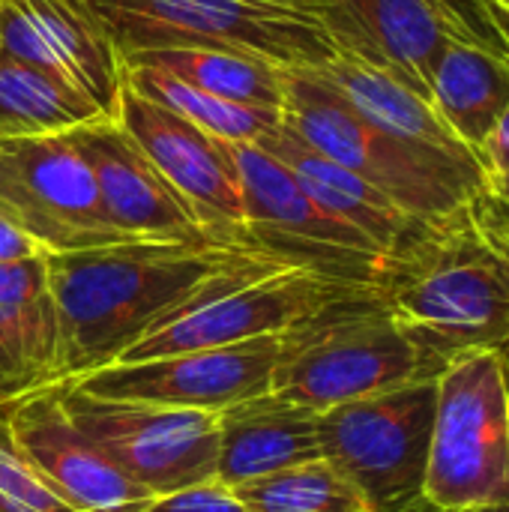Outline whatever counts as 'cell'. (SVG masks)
<instances>
[{
  "label": "cell",
  "instance_id": "cell-4",
  "mask_svg": "<svg viewBox=\"0 0 509 512\" xmlns=\"http://www.w3.org/2000/svg\"><path fill=\"white\" fill-rule=\"evenodd\" d=\"M282 123L414 219L450 216L486 192V171L477 156L405 141L366 123L306 69H288Z\"/></svg>",
  "mask_w": 509,
  "mask_h": 512
},
{
  "label": "cell",
  "instance_id": "cell-15",
  "mask_svg": "<svg viewBox=\"0 0 509 512\" xmlns=\"http://www.w3.org/2000/svg\"><path fill=\"white\" fill-rule=\"evenodd\" d=\"M69 135L96 177L102 210L111 228L126 240L216 243L117 120Z\"/></svg>",
  "mask_w": 509,
  "mask_h": 512
},
{
  "label": "cell",
  "instance_id": "cell-25",
  "mask_svg": "<svg viewBox=\"0 0 509 512\" xmlns=\"http://www.w3.org/2000/svg\"><path fill=\"white\" fill-rule=\"evenodd\" d=\"M246 512H369L363 495L327 459L234 486Z\"/></svg>",
  "mask_w": 509,
  "mask_h": 512
},
{
  "label": "cell",
  "instance_id": "cell-19",
  "mask_svg": "<svg viewBox=\"0 0 509 512\" xmlns=\"http://www.w3.org/2000/svg\"><path fill=\"white\" fill-rule=\"evenodd\" d=\"M45 258L0 264V357L21 396L54 387L57 312Z\"/></svg>",
  "mask_w": 509,
  "mask_h": 512
},
{
  "label": "cell",
  "instance_id": "cell-18",
  "mask_svg": "<svg viewBox=\"0 0 509 512\" xmlns=\"http://www.w3.org/2000/svg\"><path fill=\"white\" fill-rule=\"evenodd\" d=\"M306 72H312L321 84H327L342 102H348L372 126H378L396 138H405V141L474 156L441 123L432 102L420 90H414L402 75H396L393 69H387L363 54H354L348 48H339L324 66L306 69Z\"/></svg>",
  "mask_w": 509,
  "mask_h": 512
},
{
  "label": "cell",
  "instance_id": "cell-23",
  "mask_svg": "<svg viewBox=\"0 0 509 512\" xmlns=\"http://www.w3.org/2000/svg\"><path fill=\"white\" fill-rule=\"evenodd\" d=\"M108 120L66 78L0 51V138L69 135Z\"/></svg>",
  "mask_w": 509,
  "mask_h": 512
},
{
  "label": "cell",
  "instance_id": "cell-24",
  "mask_svg": "<svg viewBox=\"0 0 509 512\" xmlns=\"http://www.w3.org/2000/svg\"><path fill=\"white\" fill-rule=\"evenodd\" d=\"M123 84L156 102L159 108L183 117L186 123L204 129L207 135L228 141V144H261L273 129L282 126V111L276 108H252V105H234L225 99H216L204 90H195L159 69L147 66H126Z\"/></svg>",
  "mask_w": 509,
  "mask_h": 512
},
{
  "label": "cell",
  "instance_id": "cell-2",
  "mask_svg": "<svg viewBox=\"0 0 509 512\" xmlns=\"http://www.w3.org/2000/svg\"><path fill=\"white\" fill-rule=\"evenodd\" d=\"M477 198L420 222L375 285L438 375L462 354H509V243Z\"/></svg>",
  "mask_w": 509,
  "mask_h": 512
},
{
  "label": "cell",
  "instance_id": "cell-12",
  "mask_svg": "<svg viewBox=\"0 0 509 512\" xmlns=\"http://www.w3.org/2000/svg\"><path fill=\"white\" fill-rule=\"evenodd\" d=\"M282 336H261L225 348L186 351L144 363L105 366L72 381V387L102 396L219 414L237 402L270 393Z\"/></svg>",
  "mask_w": 509,
  "mask_h": 512
},
{
  "label": "cell",
  "instance_id": "cell-14",
  "mask_svg": "<svg viewBox=\"0 0 509 512\" xmlns=\"http://www.w3.org/2000/svg\"><path fill=\"white\" fill-rule=\"evenodd\" d=\"M6 417L21 456L78 512H141L156 498L69 420L57 387L15 399Z\"/></svg>",
  "mask_w": 509,
  "mask_h": 512
},
{
  "label": "cell",
  "instance_id": "cell-21",
  "mask_svg": "<svg viewBox=\"0 0 509 512\" xmlns=\"http://www.w3.org/2000/svg\"><path fill=\"white\" fill-rule=\"evenodd\" d=\"M429 102L441 123L477 159L509 105V57L474 42H453L435 63Z\"/></svg>",
  "mask_w": 509,
  "mask_h": 512
},
{
  "label": "cell",
  "instance_id": "cell-34",
  "mask_svg": "<svg viewBox=\"0 0 509 512\" xmlns=\"http://www.w3.org/2000/svg\"><path fill=\"white\" fill-rule=\"evenodd\" d=\"M498 3H501V6H504V9L509 12V0H498Z\"/></svg>",
  "mask_w": 509,
  "mask_h": 512
},
{
  "label": "cell",
  "instance_id": "cell-1",
  "mask_svg": "<svg viewBox=\"0 0 509 512\" xmlns=\"http://www.w3.org/2000/svg\"><path fill=\"white\" fill-rule=\"evenodd\" d=\"M255 258L261 252L246 246L156 240L48 255L57 312L54 387L111 366L141 336Z\"/></svg>",
  "mask_w": 509,
  "mask_h": 512
},
{
  "label": "cell",
  "instance_id": "cell-26",
  "mask_svg": "<svg viewBox=\"0 0 509 512\" xmlns=\"http://www.w3.org/2000/svg\"><path fill=\"white\" fill-rule=\"evenodd\" d=\"M6 408H0V512H78L21 456L9 432Z\"/></svg>",
  "mask_w": 509,
  "mask_h": 512
},
{
  "label": "cell",
  "instance_id": "cell-29",
  "mask_svg": "<svg viewBox=\"0 0 509 512\" xmlns=\"http://www.w3.org/2000/svg\"><path fill=\"white\" fill-rule=\"evenodd\" d=\"M36 255H45L42 246L33 237H27L18 225H12L6 216H0V264L36 258Z\"/></svg>",
  "mask_w": 509,
  "mask_h": 512
},
{
  "label": "cell",
  "instance_id": "cell-20",
  "mask_svg": "<svg viewBox=\"0 0 509 512\" xmlns=\"http://www.w3.org/2000/svg\"><path fill=\"white\" fill-rule=\"evenodd\" d=\"M33 18L57 72L90 96L111 120L123 99V57L84 0H18Z\"/></svg>",
  "mask_w": 509,
  "mask_h": 512
},
{
  "label": "cell",
  "instance_id": "cell-16",
  "mask_svg": "<svg viewBox=\"0 0 509 512\" xmlns=\"http://www.w3.org/2000/svg\"><path fill=\"white\" fill-rule=\"evenodd\" d=\"M216 426V480L228 489L321 459L318 414L276 393L219 411Z\"/></svg>",
  "mask_w": 509,
  "mask_h": 512
},
{
  "label": "cell",
  "instance_id": "cell-33",
  "mask_svg": "<svg viewBox=\"0 0 509 512\" xmlns=\"http://www.w3.org/2000/svg\"><path fill=\"white\" fill-rule=\"evenodd\" d=\"M477 512H509V504H501V507H489V510H477Z\"/></svg>",
  "mask_w": 509,
  "mask_h": 512
},
{
  "label": "cell",
  "instance_id": "cell-32",
  "mask_svg": "<svg viewBox=\"0 0 509 512\" xmlns=\"http://www.w3.org/2000/svg\"><path fill=\"white\" fill-rule=\"evenodd\" d=\"M288 3H306V6H318V9L324 6V0H288Z\"/></svg>",
  "mask_w": 509,
  "mask_h": 512
},
{
  "label": "cell",
  "instance_id": "cell-27",
  "mask_svg": "<svg viewBox=\"0 0 509 512\" xmlns=\"http://www.w3.org/2000/svg\"><path fill=\"white\" fill-rule=\"evenodd\" d=\"M141 512H246V507L240 504L234 489L222 486L219 480H210L156 495Z\"/></svg>",
  "mask_w": 509,
  "mask_h": 512
},
{
  "label": "cell",
  "instance_id": "cell-31",
  "mask_svg": "<svg viewBox=\"0 0 509 512\" xmlns=\"http://www.w3.org/2000/svg\"><path fill=\"white\" fill-rule=\"evenodd\" d=\"M471 3H480V6H489V9H501V12H507L498 0H471Z\"/></svg>",
  "mask_w": 509,
  "mask_h": 512
},
{
  "label": "cell",
  "instance_id": "cell-10",
  "mask_svg": "<svg viewBox=\"0 0 509 512\" xmlns=\"http://www.w3.org/2000/svg\"><path fill=\"white\" fill-rule=\"evenodd\" d=\"M57 393L69 420L150 495L216 480V414L102 399L72 384Z\"/></svg>",
  "mask_w": 509,
  "mask_h": 512
},
{
  "label": "cell",
  "instance_id": "cell-35",
  "mask_svg": "<svg viewBox=\"0 0 509 512\" xmlns=\"http://www.w3.org/2000/svg\"><path fill=\"white\" fill-rule=\"evenodd\" d=\"M477 201H480V198H477ZM492 225H495V222H492ZM507 243H509V240H507Z\"/></svg>",
  "mask_w": 509,
  "mask_h": 512
},
{
  "label": "cell",
  "instance_id": "cell-30",
  "mask_svg": "<svg viewBox=\"0 0 509 512\" xmlns=\"http://www.w3.org/2000/svg\"><path fill=\"white\" fill-rule=\"evenodd\" d=\"M15 399H21V390H18L15 378L9 375V369H6V363H3V357H0V408L12 405Z\"/></svg>",
  "mask_w": 509,
  "mask_h": 512
},
{
  "label": "cell",
  "instance_id": "cell-3",
  "mask_svg": "<svg viewBox=\"0 0 509 512\" xmlns=\"http://www.w3.org/2000/svg\"><path fill=\"white\" fill-rule=\"evenodd\" d=\"M423 378H438V369L384 306L378 288L363 285L282 333L270 393L324 414Z\"/></svg>",
  "mask_w": 509,
  "mask_h": 512
},
{
  "label": "cell",
  "instance_id": "cell-11",
  "mask_svg": "<svg viewBox=\"0 0 509 512\" xmlns=\"http://www.w3.org/2000/svg\"><path fill=\"white\" fill-rule=\"evenodd\" d=\"M0 216L45 255L135 243L111 228L96 177L72 135L0 138Z\"/></svg>",
  "mask_w": 509,
  "mask_h": 512
},
{
  "label": "cell",
  "instance_id": "cell-6",
  "mask_svg": "<svg viewBox=\"0 0 509 512\" xmlns=\"http://www.w3.org/2000/svg\"><path fill=\"white\" fill-rule=\"evenodd\" d=\"M426 501L435 512L509 504V354H462L438 375Z\"/></svg>",
  "mask_w": 509,
  "mask_h": 512
},
{
  "label": "cell",
  "instance_id": "cell-9",
  "mask_svg": "<svg viewBox=\"0 0 509 512\" xmlns=\"http://www.w3.org/2000/svg\"><path fill=\"white\" fill-rule=\"evenodd\" d=\"M243 198L246 246L288 267L351 285H378L384 252L321 210L297 177L258 144H231Z\"/></svg>",
  "mask_w": 509,
  "mask_h": 512
},
{
  "label": "cell",
  "instance_id": "cell-28",
  "mask_svg": "<svg viewBox=\"0 0 509 512\" xmlns=\"http://www.w3.org/2000/svg\"><path fill=\"white\" fill-rule=\"evenodd\" d=\"M480 165L486 171V186L509 171V105L507 111L498 117L492 135L486 138V144L480 150Z\"/></svg>",
  "mask_w": 509,
  "mask_h": 512
},
{
  "label": "cell",
  "instance_id": "cell-5",
  "mask_svg": "<svg viewBox=\"0 0 509 512\" xmlns=\"http://www.w3.org/2000/svg\"><path fill=\"white\" fill-rule=\"evenodd\" d=\"M120 57L150 48H225L318 69L339 42L318 6L288 0H84Z\"/></svg>",
  "mask_w": 509,
  "mask_h": 512
},
{
  "label": "cell",
  "instance_id": "cell-7",
  "mask_svg": "<svg viewBox=\"0 0 509 512\" xmlns=\"http://www.w3.org/2000/svg\"><path fill=\"white\" fill-rule=\"evenodd\" d=\"M438 378L318 414L321 459L348 477L369 512H435L426 501Z\"/></svg>",
  "mask_w": 509,
  "mask_h": 512
},
{
  "label": "cell",
  "instance_id": "cell-22",
  "mask_svg": "<svg viewBox=\"0 0 509 512\" xmlns=\"http://www.w3.org/2000/svg\"><path fill=\"white\" fill-rule=\"evenodd\" d=\"M123 66H147L159 69L195 90H204L216 99L252 108H276L285 105L288 66L273 60L225 51V48H150L123 54Z\"/></svg>",
  "mask_w": 509,
  "mask_h": 512
},
{
  "label": "cell",
  "instance_id": "cell-8",
  "mask_svg": "<svg viewBox=\"0 0 509 512\" xmlns=\"http://www.w3.org/2000/svg\"><path fill=\"white\" fill-rule=\"evenodd\" d=\"M351 282L324 279L309 270L288 267L276 258H255L222 276L165 324L141 336L111 366L144 363L156 357L225 348L261 336H282L315 309L348 294Z\"/></svg>",
  "mask_w": 509,
  "mask_h": 512
},
{
  "label": "cell",
  "instance_id": "cell-17",
  "mask_svg": "<svg viewBox=\"0 0 509 512\" xmlns=\"http://www.w3.org/2000/svg\"><path fill=\"white\" fill-rule=\"evenodd\" d=\"M258 147L267 150L273 159H279L321 210L357 228L384 255L402 246L414 234V228L423 222V219L408 216L402 207H396L384 192H378L351 168L333 162L330 156L300 141L285 123L273 129L267 138H261Z\"/></svg>",
  "mask_w": 509,
  "mask_h": 512
},
{
  "label": "cell",
  "instance_id": "cell-13",
  "mask_svg": "<svg viewBox=\"0 0 509 512\" xmlns=\"http://www.w3.org/2000/svg\"><path fill=\"white\" fill-rule=\"evenodd\" d=\"M117 123L189 207L207 237L225 246H246L243 198L228 141L207 135L129 87L123 90Z\"/></svg>",
  "mask_w": 509,
  "mask_h": 512
}]
</instances>
